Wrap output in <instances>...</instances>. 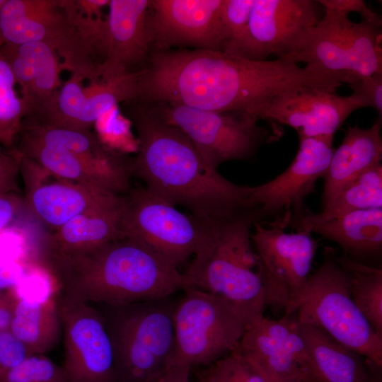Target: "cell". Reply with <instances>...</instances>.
Segmentation results:
<instances>
[{"label":"cell","mask_w":382,"mask_h":382,"mask_svg":"<svg viewBox=\"0 0 382 382\" xmlns=\"http://www.w3.org/2000/svg\"><path fill=\"white\" fill-rule=\"evenodd\" d=\"M163 105L154 111L166 123L182 131L204 161L217 170L223 163L248 161L260 147L278 139L257 125V117L244 112H213L183 105Z\"/></svg>","instance_id":"obj_9"},{"label":"cell","mask_w":382,"mask_h":382,"mask_svg":"<svg viewBox=\"0 0 382 382\" xmlns=\"http://www.w3.org/2000/svg\"><path fill=\"white\" fill-rule=\"evenodd\" d=\"M253 320L311 377L306 343L291 316L284 315L279 320H271L262 316Z\"/></svg>","instance_id":"obj_33"},{"label":"cell","mask_w":382,"mask_h":382,"mask_svg":"<svg viewBox=\"0 0 382 382\" xmlns=\"http://www.w3.org/2000/svg\"><path fill=\"white\" fill-rule=\"evenodd\" d=\"M4 1H5V0H0V8H1V6H3Z\"/></svg>","instance_id":"obj_50"},{"label":"cell","mask_w":382,"mask_h":382,"mask_svg":"<svg viewBox=\"0 0 382 382\" xmlns=\"http://www.w3.org/2000/svg\"><path fill=\"white\" fill-rule=\"evenodd\" d=\"M20 175L26 207L54 230L79 215L112 209L125 202V195L69 182L50 173L47 182L46 170L25 157H21Z\"/></svg>","instance_id":"obj_14"},{"label":"cell","mask_w":382,"mask_h":382,"mask_svg":"<svg viewBox=\"0 0 382 382\" xmlns=\"http://www.w3.org/2000/svg\"><path fill=\"white\" fill-rule=\"evenodd\" d=\"M349 274L350 294L361 313L382 337V270L337 253Z\"/></svg>","instance_id":"obj_30"},{"label":"cell","mask_w":382,"mask_h":382,"mask_svg":"<svg viewBox=\"0 0 382 382\" xmlns=\"http://www.w3.org/2000/svg\"><path fill=\"white\" fill-rule=\"evenodd\" d=\"M80 77H71L58 91L52 112L39 124L91 130L96 122L107 112L122 102L135 100L137 96V71L100 79L84 87Z\"/></svg>","instance_id":"obj_20"},{"label":"cell","mask_w":382,"mask_h":382,"mask_svg":"<svg viewBox=\"0 0 382 382\" xmlns=\"http://www.w3.org/2000/svg\"><path fill=\"white\" fill-rule=\"evenodd\" d=\"M16 302L13 289L0 291V331L9 330Z\"/></svg>","instance_id":"obj_44"},{"label":"cell","mask_w":382,"mask_h":382,"mask_svg":"<svg viewBox=\"0 0 382 382\" xmlns=\"http://www.w3.org/2000/svg\"><path fill=\"white\" fill-rule=\"evenodd\" d=\"M349 86L362 108H374L382 117V74L359 76Z\"/></svg>","instance_id":"obj_36"},{"label":"cell","mask_w":382,"mask_h":382,"mask_svg":"<svg viewBox=\"0 0 382 382\" xmlns=\"http://www.w3.org/2000/svg\"><path fill=\"white\" fill-rule=\"evenodd\" d=\"M66 382H116L112 342L100 311L58 291Z\"/></svg>","instance_id":"obj_13"},{"label":"cell","mask_w":382,"mask_h":382,"mask_svg":"<svg viewBox=\"0 0 382 382\" xmlns=\"http://www.w3.org/2000/svg\"><path fill=\"white\" fill-rule=\"evenodd\" d=\"M150 0H110L98 48L100 79L132 71L152 45Z\"/></svg>","instance_id":"obj_19"},{"label":"cell","mask_w":382,"mask_h":382,"mask_svg":"<svg viewBox=\"0 0 382 382\" xmlns=\"http://www.w3.org/2000/svg\"><path fill=\"white\" fill-rule=\"evenodd\" d=\"M382 208L381 163L364 173L347 185L317 214L304 209L302 215L289 225L318 223L338 218L347 213Z\"/></svg>","instance_id":"obj_28"},{"label":"cell","mask_w":382,"mask_h":382,"mask_svg":"<svg viewBox=\"0 0 382 382\" xmlns=\"http://www.w3.org/2000/svg\"><path fill=\"white\" fill-rule=\"evenodd\" d=\"M12 69L0 50V144L12 149L27 115Z\"/></svg>","instance_id":"obj_31"},{"label":"cell","mask_w":382,"mask_h":382,"mask_svg":"<svg viewBox=\"0 0 382 382\" xmlns=\"http://www.w3.org/2000/svg\"><path fill=\"white\" fill-rule=\"evenodd\" d=\"M19 192H11L0 197V231L14 221L23 207L24 199Z\"/></svg>","instance_id":"obj_41"},{"label":"cell","mask_w":382,"mask_h":382,"mask_svg":"<svg viewBox=\"0 0 382 382\" xmlns=\"http://www.w3.org/2000/svg\"><path fill=\"white\" fill-rule=\"evenodd\" d=\"M224 0H153L150 27L158 51L172 46L224 50Z\"/></svg>","instance_id":"obj_16"},{"label":"cell","mask_w":382,"mask_h":382,"mask_svg":"<svg viewBox=\"0 0 382 382\" xmlns=\"http://www.w3.org/2000/svg\"><path fill=\"white\" fill-rule=\"evenodd\" d=\"M294 226L337 243L344 254L359 262L381 255L382 208L356 210L332 220Z\"/></svg>","instance_id":"obj_25"},{"label":"cell","mask_w":382,"mask_h":382,"mask_svg":"<svg viewBox=\"0 0 382 382\" xmlns=\"http://www.w3.org/2000/svg\"><path fill=\"white\" fill-rule=\"evenodd\" d=\"M16 143L13 148L21 156L62 180L118 195H125L132 188V158L127 154L112 149L99 154H83L20 139Z\"/></svg>","instance_id":"obj_17"},{"label":"cell","mask_w":382,"mask_h":382,"mask_svg":"<svg viewBox=\"0 0 382 382\" xmlns=\"http://www.w3.org/2000/svg\"><path fill=\"white\" fill-rule=\"evenodd\" d=\"M0 144V170L20 157V154L13 148L4 150Z\"/></svg>","instance_id":"obj_47"},{"label":"cell","mask_w":382,"mask_h":382,"mask_svg":"<svg viewBox=\"0 0 382 382\" xmlns=\"http://www.w3.org/2000/svg\"><path fill=\"white\" fill-rule=\"evenodd\" d=\"M292 318L305 341L314 382H371L369 361L364 357L320 328Z\"/></svg>","instance_id":"obj_24"},{"label":"cell","mask_w":382,"mask_h":382,"mask_svg":"<svg viewBox=\"0 0 382 382\" xmlns=\"http://www.w3.org/2000/svg\"><path fill=\"white\" fill-rule=\"evenodd\" d=\"M320 14L318 1L253 0L249 30L254 59L265 60L272 54L291 59Z\"/></svg>","instance_id":"obj_18"},{"label":"cell","mask_w":382,"mask_h":382,"mask_svg":"<svg viewBox=\"0 0 382 382\" xmlns=\"http://www.w3.org/2000/svg\"><path fill=\"white\" fill-rule=\"evenodd\" d=\"M254 366V365H253ZM254 367L257 370V371L261 374L265 382H289L286 381L285 379L276 376L273 374L269 373L267 371H265L264 370H262L256 366H254Z\"/></svg>","instance_id":"obj_48"},{"label":"cell","mask_w":382,"mask_h":382,"mask_svg":"<svg viewBox=\"0 0 382 382\" xmlns=\"http://www.w3.org/2000/svg\"><path fill=\"white\" fill-rule=\"evenodd\" d=\"M125 197L124 237L146 245L177 268L195 254L209 221L181 212L146 187L131 188Z\"/></svg>","instance_id":"obj_12"},{"label":"cell","mask_w":382,"mask_h":382,"mask_svg":"<svg viewBox=\"0 0 382 382\" xmlns=\"http://www.w3.org/2000/svg\"><path fill=\"white\" fill-rule=\"evenodd\" d=\"M198 382H238L232 368L229 354L204 366L198 373Z\"/></svg>","instance_id":"obj_40"},{"label":"cell","mask_w":382,"mask_h":382,"mask_svg":"<svg viewBox=\"0 0 382 382\" xmlns=\"http://www.w3.org/2000/svg\"><path fill=\"white\" fill-rule=\"evenodd\" d=\"M0 382H66L62 366L45 354H30L0 375Z\"/></svg>","instance_id":"obj_34"},{"label":"cell","mask_w":382,"mask_h":382,"mask_svg":"<svg viewBox=\"0 0 382 382\" xmlns=\"http://www.w3.org/2000/svg\"><path fill=\"white\" fill-rule=\"evenodd\" d=\"M324 10L291 59L308 68L357 76L382 74L381 26L363 20L356 23L346 13Z\"/></svg>","instance_id":"obj_11"},{"label":"cell","mask_w":382,"mask_h":382,"mask_svg":"<svg viewBox=\"0 0 382 382\" xmlns=\"http://www.w3.org/2000/svg\"><path fill=\"white\" fill-rule=\"evenodd\" d=\"M369 364L371 374V382H382L381 374V368L377 366L369 361Z\"/></svg>","instance_id":"obj_49"},{"label":"cell","mask_w":382,"mask_h":382,"mask_svg":"<svg viewBox=\"0 0 382 382\" xmlns=\"http://www.w3.org/2000/svg\"><path fill=\"white\" fill-rule=\"evenodd\" d=\"M298 151L291 164L274 179L248 187V200L266 216L291 212L290 223L303 214L305 199L323 178L335 151L333 135L299 137ZM289 223V224H290Z\"/></svg>","instance_id":"obj_15"},{"label":"cell","mask_w":382,"mask_h":382,"mask_svg":"<svg viewBox=\"0 0 382 382\" xmlns=\"http://www.w3.org/2000/svg\"><path fill=\"white\" fill-rule=\"evenodd\" d=\"M253 2V0H224L222 19L226 40L223 52L255 60L249 30Z\"/></svg>","instance_id":"obj_32"},{"label":"cell","mask_w":382,"mask_h":382,"mask_svg":"<svg viewBox=\"0 0 382 382\" xmlns=\"http://www.w3.org/2000/svg\"><path fill=\"white\" fill-rule=\"evenodd\" d=\"M256 367L289 382H314L301 366L253 320L234 349Z\"/></svg>","instance_id":"obj_29"},{"label":"cell","mask_w":382,"mask_h":382,"mask_svg":"<svg viewBox=\"0 0 382 382\" xmlns=\"http://www.w3.org/2000/svg\"><path fill=\"white\" fill-rule=\"evenodd\" d=\"M131 122L123 117L118 106L107 112L96 122V133L101 141L110 148L122 154L135 151L138 144L132 134Z\"/></svg>","instance_id":"obj_35"},{"label":"cell","mask_w":382,"mask_h":382,"mask_svg":"<svg viewBox=\"0 0 382 382\" xmlns=\"http://www.w3.org/2000/svg\"><path fill=\"white\" fill-rule=\"evenodd\" d=\"M352 96L301 87L274 97L259 116L294 129L299 137L333 135L347 117L361 108Z\"/></svg>","instance_id":"obj_21"},{"label":"cell","mask_w":382,"mask_h":382,"mask_svg":"<svg viewBox=\"0 0 382 382\" xmlns=\"http://www.w3.org/2000/svg\"><path fill=\"white\" fill-rule=\"evenodd\" d=\"M59 291L90 303L120 306L164 299L185 288L183 274L146 245L123 237L37 262Z\"/></svg>","instance_id":"obj_3"},{"label":"cell","mask_w":382,"mask_h":382,"mask_svg":"<svg viewBox=\"0 0 382 382\" xmlns=\"http://www.w3.org/2000/svg\"><path fill=\"white\" fill-rule=\"evenodd\" d=\"M381 118L378 117L369 128H361L358 124L348 126L323 176V207L364 173L381 164Z\"/></svg>","instance_id":"obj_23"},{"label":"cell","mask_w":382,"mask_h":382,"mask_svg":"<svg viewBox=\"0 0 382 382\" xmlns=\"http://www.w3.org/2000/svg\"><path fill=\"white\" fill-rule=\"evenodd\" d=\"M128 117L137 134L132 175L146 188L205 221L253 207L248 187L239 185L209 167L190 139L154 111L135 107Z\"/></svg>","instance_id":"obj_2"},{"label":"cell","mask_w":382,"mask_h":382,"mask_svg":"<svg viewBox=\"0 0 382 382\" xmlns=\"http://www.w3.org/2000/svg\"><path fill=\"white\" fill-rule=\"evenodd\" d=\"M0 50L14 74L20 95L25 105V118L41 121L53 110L62 86L63 70L57 52L41 42L5 44Z\"/></svg>","instance_id":"obj_22"},{"label":"cell","mask_w":382,"mask_h":382,"mask_svg":"<svg viewBox=\"0 0 382 382\" xmlns=\"http://www.w3.org/2000/svg\"><path fill=\"white\" fill-rule=\"evenodd\" d=\"M110 0H75L79 12L88 19L102 18V9L108 6Z\"/></svg>","instance_id":"obj_45"},{"label":"cell","mask_w":382,"mask_h":382,"mask_svg":"<svg viewBox=\"0 0 382 382\" xmlns=\"http://www.w3.org/2000/svg\"><path fill=\"white\" fill-rule=\"evenodd\" d=\"M318 2L324 8L332 9L349 14L357 12L363 21L378 26L382 25L381 15L372 11L363 0H319Z\"/></svg>","instance_id":"obj_39"},{"label":"cell","mask_w":382,"mask_h":382,"mask_svg":"<svg viewBox=\"0 0 382 382\" xmlns=\"http://www.w3.org/2000/svg\"><path fill=\"white\" fill-rule=\"evenodd\" d=\"M261 221L260 208L209 221L206 236L183 273L185 287L223 297L250 323L265 308L257 256L251 228Z\"/></svg>","instance_id":"obj_4"},{"label":"cell","mask_w":382,"mask_h":382,"mask_svg":"<svg viewBox=\"0 0 382 382\" xmlns=\"http://www.w3.org/2000/svg\"><path fill=\"white\" fill-rule=\"evenodd\" d=\"M191 367L187 364H175L154 382H190Z\"/></svg>","instance_id":"obj_46"},{"label":"cell","mask_w":382,"mask_h":382,"mask_svg":"<svg viewBox=\"0 0 382 382\" xmlns=\"http://www.w3.org/2000/svg\"><path fill=\"white\" fill-rule=\"evenodd\" d=\"M21 156L0 170V197L11 192H19L18 178Z\"/></svg>","instance_id":"obj_43"},{"label":"cell","mask_w":382,"mask_h":382,"mask_svg":"<svg viewBox=\"0 0 382 382\" xmlns=\"http://www.w3.org/2000/svg\"><path fill=\"white\" fill-rule=\"evenodd\" d=\"M229 356L238 382H265L261 374L245 356L236 350L231 352Z\"/></svg>","instance_id":"obj_42"},{"label":"cell","mask_w":382,"mask_h":382,"mask_svg":"<svg viewBox=\"0 0 382 382\" xmlns=\"http://www.w3.org/2000/svg\"><path fill=\"white\" fill-rule=\"evenodd\" d=\"M183 290L174 313L173 365L204 367L233 352L250 322L221 296L188 286Z\"/></svg>","instance_id":"obj_8"},{"label":"cell","mask_w":382,"mask_h":382,"mask_svg":"<svg viewBox=\"0 0 382 382\" xmlns=\"http://www.w3.org/2000/svg\"><path fill=\"white\" fill-rule=\"evenodd\" d=\"M330 74L290 58L252 60L212 50L157 51L137 71L136 100L257 117L271 100L301 87L327 88Z\"/></svg>","instance_id":"obj_1"},{"label":"cell","mask_w":382,"mask_h":382,"mask_svg":"<svg viewBox=\"0 0 382 382\" xmlns=\"http://www.w3.org/2000/svg\"><path fill=\"white\" fill-rule=\"evenodd\" d=\"M29 269L20 260L0 255V291L17 287L25 278Z\"/></svg>","instance_id":"obj_38"},{"label":"cell","mask_w":382,"mask_h":382,"mask_svg":"<svg viewBox=\"0 0 382 382\" xmlns=\"http://www.w3.org/2000/svg\"><path fill=\"white\" fill-rule=\"evenodd\" d=\"M28 355L25 347L9 330L0 331V375Z\"/></svg>","instance_id":"obj_37"},{"label":"cell","mask_w":382,"mask_h":382,"mask_svg":"<svg viewBox=\"0 0 382 382\" xmlns=\"http://www.w3.org/2000/svg\"><path fill=\"white\" fill-rule=\"evenodd\" d=\"M9 330L29 355L45 354L62 334L58 292L44 299L18 298Z\"/></svg>","instance_id":"obj_27"},{"label":"cell","mask_w":382,"mask_h":382,"mask_svg":"<svg viewBox=\"0 0 382 382\" xmlns=\"http://www.w3.org/2000/svg\"><path fill=\"white\" fill-rule=\"evenodd\" d=\"M124 207L73 218L44 237L39 257L71 255L123 238Z\"/></svg>","instance_id":"obj_26"},{"label":"cell","mask_w":382,"mask_h":382,"mask_svg":"<svg viewBox=\"0 0 382 382\" xmlns=\"http://www.w3.org/2000/svg\"><path fill=\"white\" fill-rule=\"evenodd\" d=\"M284 316L320 328L382 368V337L356 306L349 291V274L333 248H325L321 263Z\"/></svg>","instance_id":"obj_6"},{"label":"cell","mask_w":382,"mask_h":382,"mask_svg":"<svg viewBox=\"0 0 382 382\" xmlns=\"http://www.w3.org/2000/svg\"><path fill=\"white\" fill-rule=\"evenodd\" d=\"M76 11L75 0H5L0 8V46L44 42L57 52L63 70L96 81L99 65L78 27Z\"/></svg>","instance_id":"obj_7"},{"label":"cell","mask_w":382,"mask_h":382,"mask_svg":"<svg viewBox=\"0 0 382 382\" xmlns=\"http://www.w3.org/2000/svg\"><path fill=\"white\" fill-rule=\"evenodd\" d=\"M171 296L120 306L102 305L114 352L116 382H154L173 365Z\"/></svg>","instance_id":"obj_5"},{"label":"cell","mask_w":382,"mask_h":382,"mask_svg":"<svg viewBox=\"0 0 382 382\" xmlns=\"http://www.w3.org/2000/svg\"><path fill=\"white\" fill-rule=\"evenodd\" d=\"M276 216L272 221H256L250 237L259 261L265 306L285 312L306 284L318 241L307 230L285 231L291 211Z\"/></svg>","instance_id":"obj_10"}]
</instances>
